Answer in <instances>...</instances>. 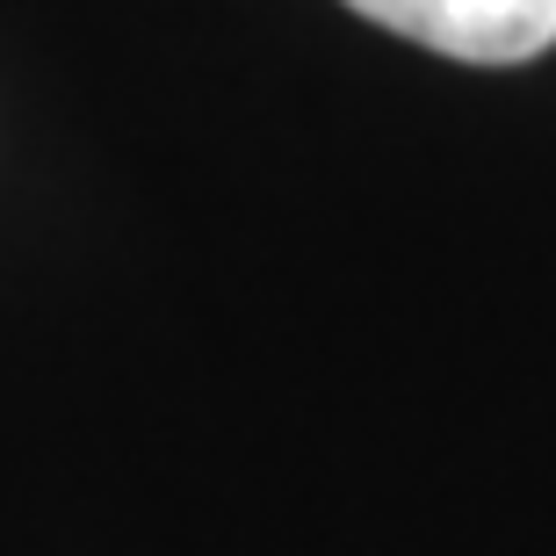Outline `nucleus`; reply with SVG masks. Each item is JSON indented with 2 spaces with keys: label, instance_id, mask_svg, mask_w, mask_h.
I'll return each instance as SVG.
<instances>
[{
  "label": "nucleus",
  "instance_id": "1",
  "mask_svg": "<svg viewBox=\"0 0 556 556\" xmlns=\"http://www.w3.org/2000/svg\"><path fill=\"white\" fill-rule=\"evenodd\" d=\"M348 8L455 65H528L556 43V0H348Z\"/></svg>",
  "mask_w": 556,
  "mask_h": 556
}]
</instances>
